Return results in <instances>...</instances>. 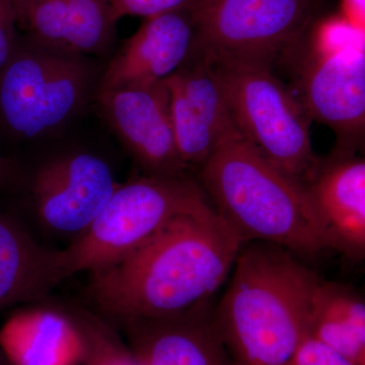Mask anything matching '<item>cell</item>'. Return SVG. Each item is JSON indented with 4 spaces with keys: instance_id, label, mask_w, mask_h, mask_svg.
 Here are the masks:
<instances>
[{
    "instance_id": "obj_15",
    "label": "cell",
    "mask_w": 365,
    "mask_h": 365,
    "mask_svg": "<svg viewBox=\"0 0 365 365\" xmlns=\"http://www.w3.org/2000/svg\"><path fill=\"white\" fill-rule=\"evenodd\" d=\"M336 249L361 256L365 249V163L339 155L322 165L307 182Z\"/></svg>"
},
{
    "instance_id": "obj_12",
    "label": "cell",
    "mask_w": 365,
    "mask_h": 365,
    "mask_svg": "<svg viewBox=\"0 0 365 365\" xmlns=\"http://www.w3.org/2000/svg\"><path fill=\"white\" fill-rule=\"evenodd\" d=\"M194 44L195 29L189 9L145 19L108 64L97 91L165 81L190 58Z\"/></svg>"
},
{
    "instance_id": "obj_8",
    "label": "cell",
    "mask_w": 365,
    "mask_h": 365,
    "mask_svg": "<svg viewBox=\"0 0 365 365\" xmlns=\"http://www.w3.org/2000/svg\"><path fill=\"white\" fill-rule=\"evenodd\" d=\"M106 121L148 176L182 177L188 165L178 150L165 81L97 91Z\"/></svg>"
},
{
    "instance_id": "obj_1",
    "label": "cell",
    "mask_w": 365,
    "mask_h": 365,
    "mask_svg": "<svg viewBox=\"0 0 365 365\" xmlns=\"http://www.w3.org/2000/svg\"><path fill=\"white\" fill-rule=\"evenodd\" d=\"M244 242L210 204L176 216L108 267L93 272L98 309L122 322L175 316L222 285Z\"/></svg>"
},
{
    "instance_id": "obj_10",
    "label": "cell",
    "mask_w": 365,
    "mask_h": 365,
    "mask_svg": "<svg viewBox=\"0 0 365 365\" xmlns=\"http://www.w3.org/2000/svg\"><path fill=\"white\" fill-rule=\"evenodd\" d=\"M119 184L97 155L72 153L44 163L34 177L33 198L46 227L83 234L100 215Z\"/></svg>"
},
{
    "instance_id": "obj_25",
    "label": "cell",
    "mask_w": 365,
    "mask_h": 365,
    "mask_svg": "<svg viewBox=\"0 0 365 365\" xmlns=\"http://www.w3.org/2000/svg\"><path fill=\"white\" fill-rule=\"evenodd\" d=\"M9 172H11V168H9V163L0 155V182L6 179Z\"/></svg>"
},
{
    "instance_id": "obj_4",
    "label": "cell",
    "mask_w": 365,
    "mask_h": 365,
    "mask_svg": "<svg viewBox=\"0 0 365 365\" xmlns=\"http://www.w3.org/2000/svg\"><path fill=\"white\" fill-rule=\"evenodd\" d=\"M213 61L240 135L269 162L307 184L319 163L312 148L311 118L302 103L274 76L272 67L241 60Z\"/></svg>"
},
{
    "instance_id": "obj_14",
    "label": "cell",
    "mask_w": 365,
    "mask_h": 365,
    "mask_svg": "<svg viewBox=\"0 0 365 365\" xmlns=\"http://www.w3.org/2000/svg\"><path fill=\"white\" fill-rule=\"evenodd\" d=\"M116 24L106 0H34L26 28L38 44L72 54H103Z\"/></svg>"
},
{
    "instance_id": "obj_2",
    "label": "cell",
    "mask_w": 365,
    "mask_h": 365,
    "mask_svg": "<svg viewBox=\"0 0 365 365\" xmlns=\"http://www.w3.org/2000/svg\"><path fill=\"white\" fill-rule=\"evenodd\" d=\"M201 188L244 242L263 241L302 256L335 248L307 184L281 170L240 134L201 165Z\"/></svg>"
},
{
    "instance_id": "obj_22",
    "label": "cell",
    "mask_w": 365,
    "mask_h": 365,
    "mask_svg": "<svg viewBox=\"0 0 365 365\" xmlns=\"http://www.w3.org/2000/svg\"><path fill=\"white\" fill-rule=\"evenodd\" d=\"M287 365H355L321 341L307 335Z\"/></svg>"
},
{
    "instance_id": "obj_23",
    "label": "cell",
    "mask_w": 365,
    "mask_h": 365,
    "mask_svg": "<svg viewBox=\"0 0 365 365\" xmlns=\"http://www.w3.org/2000/svg\"><path fill=\"white\" fill-rule=\"evenodd\" d=\"M16 11L13 0H0V72L6 67L18 46Z\"/></svg>"
},
{
    "instance_id": "obj_6",
    "label": "cell",
    "mask_w": 365,
    "mask_h": 365,
    "mask_svg": "<svg viewBox=\"0 0 365 365\" xmlns=\"http://www.w3.org/2000/svg\"><path fill=\"white\" fill-rule=\"evenodd\" d=\"M95 79V69L83 55L32 39L18 43L0 72V121L26 140L52 133L85 107Z\"/></svg>"
},
{
    "instance_id": "obj_3",
    "label": "cell",
    "mask_w": 365,
    "mask_h": 365,
    "mask_svg": "<svg viewBox=\"0 0 365 365\" xmlns=\"http://www.w3.org/2000/svg\"><path fill=\"white\" fill-rule=\"evenodd\" d=\"M213 323L235 365H287L309 331L319 278L279 247L251 246Z\"/></svg>"
},
{
    "instance_id": "obj_11",
    "label": "cell",
    "mask_w": 365,
    "mask_h": 365,
    "mask_svg": "<svg viewBox=\"0 0 365 365\" xmlns=\"http://www.w3.org/2000/svg\"><path fill=\"white\" fill-rule=\"evenodd\" d=\"M302 105L311 120L330 127L351 150L365 128V48L335 54L309 51L300 74Z\"/></svg>"
},
{
    "instance_id": "obj_20",
    "label": "cell",
    "mask_w": 365,
    "mask_h": 365,
    "mask_svg": "<svg viewBox=\"0 0 365 365\" xmlns=\"http://www.w3.org/2000/svg\"><path fill=\"white\" fill-rule=\"evenodd\" d=\"M83 335L88 365H139L133 355L121 349L98 324H88Z\"/></svg>"
},
{
    "instance_id": "obj_16",
    "label": "cell",
    "mask_w": 365,
    "mask_h": 365,
    "mask_svg": "<svg viewBox=\"0 0 365 365\" xmlns=\"http://www.w3.org/2000/svg\"><path fill=\"white\" fill-rule=\"evenodd\" d=\"M0 346L13 365H81L86 341L81 329L51 309L14 314L0 329Z\"/></svg>"
},
{
    "instance_id": "obj_13",
    "label": "cell",
    "mask_w": 365,
    "mask_h": 365,
    "mask_svg": "<svg viewBox=\"0 0 365 365\" xmlns=\"http://www.w3.org/2000/svg\"><path fill=\"white\" fill-rule=\"evenodd\" d=\"M124 323L139 365H235L202 304L175 316Z\"/></svg>"
},
{
    "instance_id": "obj_9",
    "label": "cell",
    "mask_w": 365,
    "mask_h": 365,
    "mask_svg": "<svg viewBox=\"0 0 365 365\" xmlns=\"http://www.w3.org/2000/svg\"><path fill=\"white\" fill-rule=\"evenodd\" d=\"M178 150L187 165H202L223 143L237 134L215 61L194 50L165 79Z\"/></svg>"
},
{
    "instance_id": "obj_18",
    "label": "cell",
    "mask_w": 365,
    "mask_h": 365,
    "mask_svg": "<svg viewBox=\"0 0 365 365\" xmlns=\"http://www.w3.org/2000/svg\"><path fill=\"white\" fill-rule=\"evenodd\" d=\"M307 335L355 365H364V300L345 287L319 280L312 297Z\"/></svg>"
},
{
    "instance_id": "obj_7",
    "label": "cell",
    "mask_w": 365,
    "mask_h": 365,
    "mask_svg": "<svg viewBox=\"0 0 365 365\" xmlns=\"http://www.w3.org/2000/svg\"><path fill=\"white\" fill-rule=\"evenodd\" d=\"M317 7L318 0H194V50L272 67L299 44Z\"/></svg>"
},
{
    "instance_id": "obj_24",
    "label": "cell",
    "mask_w": 365,
    "mask_h": 365,
    "mask_svg": "<svg viewBox=\"0 0 365 365\" xmlns=\"http://www.w3.org/2000/svg\"><path fill=\"white\" fill-rule=\"evenodd\" d=\"M350 25L365 31V0H342V14Z\"/></svg>"
},
{
    "instance_id": "obj_5",
    "label": "cell",
    "mask_w": 365,
    "mask_h": 365,
    "mask_svg": "<svg viewBox=\"0 0 365 365\" xmlns=\"http://www.w3.org/2000/svg\"><path fill=\"white\" fill-rule=\"evenodd\" d=\"M208 205L200 185L182 177H141L119 184L93 223L64 250L66 278L112 265L165 223Z\"/></svg>"
},
{
    "instance_id": "obj_17",
    "label": "cell",
    "mask_w": 365,
    "mask_h": 365,
    "mask_svg": "<svg viewBox=\"0 0 365 365\" xmlns=\"http://www.w3.org/2000/svg\"><path fill=\"white\" fill-rule=\"evenodd\" d=\"M63 251L36 244L25 230L0 220V309L37 300L66 279Z\"/></svg>"
},
{
    "instance_id": "obj_19",
    "label": "cell",
    "mask_w": 365,
    "mask_h": 365,
    "mask_svg": "<svg viewBox=\"0 0 365 365\" xmlns=\"http://www.w3.org/2000/svg\"><path fill=\"white\" fill-rule=\"evenodd\" d=\"M352 48H365V31L354 28L342 16L327 19L314 29L311 41L312 52L335 54Z\"/></svg>"
},
{
    "instance_id": "obj_21",
    "label": "cell",
    "mask_w": 365,
    "mask_h": 365,
    "mask_svg": "<svg viewBox=\"0 0 365 365\" xmlns=\"http://www.w3.org/2000/svg\"><path fill=\"white\" fill-rule=\"evenodd\" d=\"M115 24L124 16L148 19L170 11L190 9L194 0H106Z\"/></svg>"
}]
</instances>
